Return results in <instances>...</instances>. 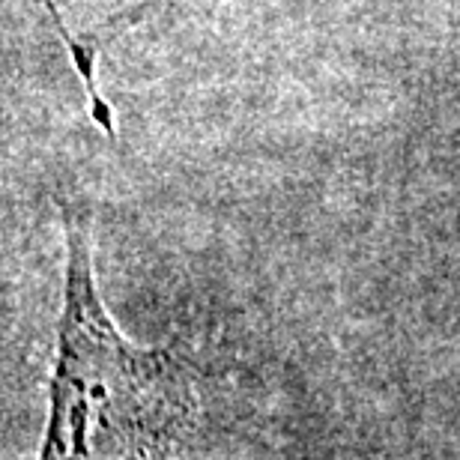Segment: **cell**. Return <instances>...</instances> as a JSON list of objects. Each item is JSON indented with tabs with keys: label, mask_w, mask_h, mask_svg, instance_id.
<instances>
[{
	"label": "cell",
	"mask_w": 460,
	"mask_h": 460,
	"mask_svg": "<svg viewBox=\"0 0 460 460\" xmlns=\"http://www.w3.org/2000/svg\"><path fill=\"white\" fill-rule=\"evenodd\" d=\"M63 288L45 425L33 460H225L216 374L186 344H137L96 279L93 207L54 198Z\"/></svg>",
	"instance_id": "cell-1"
},
{
	"label": "cell",
	"mask_w": 460,
	"mask_h": 460,
	"mask_svg": "<svg viewBox=\"0 0 460 460\" xmlns=\"http://www.w3.org/2000/svg\"><path fill=\"white\" fill-rule=\"evenodd\" d=\"M186 15H200V0H137V4L126 6L123 13L105 18V22L93 27L87 36H78L75 49H72V63H75L78 75L87 87L90 108H93V111H102L108 105L105 99L99 96V87H96V60L108 45L123 40L126 33L137 31V27L171 24Z\"/></svg>",
	"instance_id": "cell-2"
},
{
	"label": "cell",
	"mask_w": 460,
	"mask_h": 460,
	"mask_svg": "<svg viewBox=\"0 0 460 460\" xmlns=\"http://www.w3.org/2000/svg\"><path fill=\"white\" fill-rule=\"evenodd\" d=\"M225 460H314V457H225Z\"/></svg>",
	"instance_id": "cell-3"
},
{
	"label": "cell",
	"mask_w": 460,
	"mask_h": 460,
	"mask_svg": "<svg viewBox=\"0 0 460 460\" xmlns=\"http://www.w3.org/2000/svg\"><path fill=\"white\" fill-rule=\"evenodd\" d=\"M222 4V0H200V15L204 13H213V9Z\"/></svg>",
	"instance_id": "cell-4"
}]
</instances>
